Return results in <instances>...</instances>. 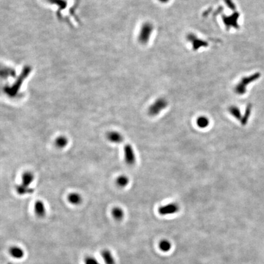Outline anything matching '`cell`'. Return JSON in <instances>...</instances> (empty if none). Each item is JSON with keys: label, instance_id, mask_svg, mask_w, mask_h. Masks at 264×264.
<instances>
[{"label": "cell", "instance_id": "d4e9b609", "mask_svg": "<svg viewBox=\"0 0 264 264\" xmlns=\"http://www.w3.org/2000/svg\"><path fill=\"white\" fill-rule=\"evenodd\" d=\"M10 264H11V263H10Z\"/></svg>", "mask_w": 264, "mask_h": 264}, {"label": "cell", "instance_id": "52a82bcc", "mask_svg": "<svg viewBox=\"0 0 264 264\" xmlns=\"http://www.w3.org/2000/svg\"><path fill=\"white\" fill-rule=\"evenodd\" d=\"M187 38L189 42L192 43L194 50H197L201 47L208 46V44L207 43V42L197 38V37L193 33L188 34Z\"/></svg>", "mask_w": 264, "mask_h": 264}, {"label": "cell", "instance_id": "d6986e66", "mask_svg": "<svg viewBox=\"0 0 264 264\" xmlns=\"http://www.w3.org/2000/svg\"><path fill=\"white\" fill-rule=\"evenodd\" d=\"M16 190L17 191V193L20 195H25L27 193H31L34 191L33 189L29 188L27 187H25L24 185H17L16 187Z\"/></svg>", "mask_w": 264, "mask_h": 264}, {"label": "cell", "instance_id": "8992f818", "mask_svg": "<svg viewBox=\"0 0 264 264\" xmlns=\"http://www.w3.org/2000/svg\"><path fill=\"white\" fill-rule=\"evenodd\" d=\"M124 155L126 163L129 165H132L135 163L136 158L134 150L130 144H126L124 146Z\"/></svg>", "mask_w": 264, "mask_h": 264}, {"label": "cell", "instance_id": "5bb4252c", "mask_svg": "<svg viewBox=\"0 0 264 264\" xmlns=\"http://www.w3.org/2000/svg\"><path fill=\"white\" fill-rule=\"evenodd\" d=\"M67 199L68 201L70 202L71 204L75 205L78 204L82 202V197H81V196L79 194L77 193H70V195H69Z\"/></svg>", "mask_w": 264, "mask_h": 264}, {"label": "cell", "instance_id": "ba28073f", "mask_svg": "<svg viewBox=\"0 0 264 264\" xmlns=\"http://www.w3.org/2000/svg\"><path fill=\"white\" fill-rule=\"evenodd\" d=\"M108 139L114 143H120L123 141L124 138L122 135L117 131H110L107 135Z\"/></svg>", "mask_w": 264, "mask_h": 264}, {"label": "cell", "instance_id": "9a60e30c", "mask_svg": "<svg viewBox=\"0 0 264 264\" xmlns=\"http://www.w3.org/2000/svg\"><path fill=\"white\" fill-rule=\"evenodd\" d=\"M252 111V105L251 104H248L246 106V108L245 111V114L242 116L241 120V124L243 125H245L248 123V120L249 119V117L251 114Z\"/></svg>", "mask_w": 264, "mask_h": 264}, {"label": "cell", "instance_id": "ffe728a7", "mask_svg": "<svg viewBox=\"0 0 264 264\" xmlns=\"http://www.w3.org/2000/svg\"><path fill=\"white\" fill-rule=\"evenodd\" d=\"M55 144L57 147L59 148H63L68 144V140L65 136H59L56 139Z\"/></svg>", "mask_w": 264, "mask_h": 264}, {"label": "cell", "instance_id": "44dd1931", "mask_svg": "<svg viewBox=\"0 0 264 264\" xmlns=\"http://www.w3.org/2000/svg\"><path fill=\"white\" fill-rule=\"evenodd\" d=\"M159 248L163 252H167L169 251L171 248V243L166 240H162L159 243Z\"/></svg>", "mask_w": 264, "mask_h": 264}, {"label": "cell", "instance_id": "cb8c5ba5", "mask_svg": "<svg viewBox=\"0 0 264 264\" xmlns=\"http://www.w3.org/2000/svg\"><path fill=\"white\" fill-rule=\"evenodd\" d=\"M158 1H160V2H161V3H168L169 0H158Z\"/></svg>", "mask_w": 264, "mask_h": 264}, {"label": "cell", "instance_id": "7c38bea8", "mask_svg": "<svg viewBox=\"0 0 264 264\" xmlns=\"http://www.w3.org/2000/svg\"><path fill=\"white\" fill-rule=\"evenodd\" d=\"M34 179V176L31 172H26L22 176V185L28 187L31 184Z\"/></svg>", "mask_w": 264, "mask_h": 264}, {"label": "cell", "instance_id": "30bf717a", "mask_svg": "<svg viewBox=\"0 0 264 264\" xmlns=\"http://www.w3.org/2000/svg\"><path fill=\"white\" fill-rule=\"evenodd\" d=\"M34 210L36 214L39 217H42L45 215L46 213L45 207L44 204L42 201H38L35 203Z\"/></svg>", "mask_w": 264, "mask_h": 264}, {"label": "cell", "instance_id": "3957f363", "mask_svg": "<svg viewBox=\"0 0 264 264\" xmlns=\"http://www.w3.org/2000/svg\"><path fill=\"white\" fill-rule=\"evenodd\" d=\"M154 26L150 22H146L141 29L139 40L142 44H147L150 39L151 34L153 32Z\"/></svg>", "mask_w": 264, "mask_h": 264}, {"label": "cell", "instance_id": "7402d4cb", "mask_svg": "<svg viewBox=\"0 0 264 264\" xmlns=\"http://www.w3.org/2000/svg\"><path fill=\"white\" fill-rule=\"evenodd\" d=\"M85 264H100V263L95 257L89 256L85 258Z\"/></svg>", "mask_w": 264, "mask_h": 264}, {"label": "cell", "instance_id": "9c48e42d", "mask_svg": "<svg viewBox=\"0 0 264 264\" xmlns=\"http://www.w3.org/2000/svg\"><path fill=\"white\" fill-rule=\"evenodd\" d=\"M101 256L105 264H116L114 258L109 250L106 249H104L101 252Z\"/></svg>", "mask_w": 264, "mask_h": 264}, {"label": "cell", "instance_id": "ac0fdd59", "mask_svg": "<svg viewBox=\"0 0 264 264\" xmlns=\"http://www.w3.org/2000/svg\"><path fill=\"white\" fill-rule=\"evenodd\" d=\"M129 183L128 178L124 175L119 176L116 179V184L120 187H125Z\"/></svg>", "mask_w": 264, "mask_h": 264}, {"label": "cell", "instance_id": "2e32d148", "mask_svg": "<svg viewBox=\"0 0 264 264\" xmlns=\"http://www.w3.org/2000/svg\"><path fill=\"white\" fill-rule=\"evenodd\" d=\"M197 125L201 128L207 127L210 124L209 119L206 116H200L196 120Z\"/></svg>", "mask_w": 264, "mask_h": 264}, {"label": "cell", "instance_id": "e0dca14e", "mask_svg": "<svg viewBox=\"0 0 264 264\" xmlns=\"http://www.w3.org/2000/svg\"><path fill=\"white\" fill-rule=\"evenodd\" d=\"M112 215L116 220H121L124 217V213L123 210L120 207H114L112 210Z\"/></svg>", "mask_w": 264, "mask_h": 264}, {"label": "cell", "instance_id": "7a4b0ae2", "mask_svg": "<svg viewBox=\"0 0 264 264\" xmlns=\"http://www.w3.org/2000/svg\"><path fill=\"white\" fill-rule=\"evenodd\" d=\"M168 101L164 98H160L155 101V102L151 105L148 109V113L150 116H155L160 114L162 110L165 109L168 106Z\"/></svg>", "mask_w": 264, "mask_h": 264}, {"label": "cell", "instance_id": "4fadbf2b", "mask_svg": "<svg viewBox=\"0 0 264 264\" xmlns=\"http://www.w3.org/2000/svg\"><path fill=\"white\" fill-rule=\"evenodd\" d=\"M229 113L234 118H236L237 120H241L242 118V116L240 112V109L236 106H231L228 109Z\"/></svg>", "mask_w": 264, "mask_h": 264}, {"label": "cell", "instance_id": "8fae6325", "mask_svg": "<svg viewBox=\"0 0 264 264\" xmlns=\"http://www.w3.org/2000/svg\"><path fill=\"white\" fill-rule=\"evenodd\" d=\"M10 255L15 259H21L24 256L23 250L18 246H12L9 249Z\"/></svg>", "mask_w": 264, "mask_h": 264}, {"label": "cell", "instance_id": "6da1fadb", "mask_svg": "<svg viewBox=\"0 0 264 264\" xmlns=\"http://www.w3.org/2000/svg\"><path fill=\"white\" fill-rule=\"evenodd\" d=\"M260 77V73H256L251 75V76L244 77L238 83V84L235 88V92L238 95H243L246 93V86L251 83L259 79Z\"/></svg>", "mask_w": 264, "mask_h": 264}, {"label": "cell", "instance_id": "5b68a950", "mask_svg": "<svg viewBox=\"0 0 264 264\" xmlns=\"http://www.w3.org/2000/svg\"><path fill=\"white\" fill-rule=\"evenodd\" d=\"M179 210V207L175 203H170V204L161 206L158 209V213L161 215H168L174 214Z\"/></svg>", "mask_w": 264, "mask_h": 264}, {"label": "cell", "instance_id": "277c9868", "mask_svg": "<svg viewBox=\"0 0 264 264\" xmlns=\"http://www.w3.org/2000/svg\"><path fill=\"white\" fill-rule=\"evenodd\" d=\"M240 17V14L236 12L229 16H222V21L225 23V25L226 26V28L229 29L230 28H238V19Z\"/></svg>", "mask_w": 264, "mask_h": 264}, {"label": "cell", "instance_id": "603a6c76", "mask_svg": "<svg viewBox=\"0 0 264 264\" xmlns=\"http://www.w3.org/2000/svg\"><path fill=\"white\" fill-rule=\"evenodd\" d=\"M225 3L226 4L227 6L230 8V9H232V11H235L236 7V5L234 4V3H233V1L232 0H225Z\"/></svg>", "mask_w": 264, "mask_h": 264}]
</instances>
